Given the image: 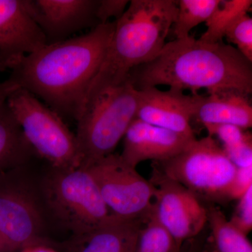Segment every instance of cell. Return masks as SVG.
<instances>
[{"label":"cell","instance_id":"6da1fadb","mask_svg":"<svg viewBox=\"0 0 252 252\" xmlns=\"http://www.w3.org/2000/svg\"><path fill=\"white\" fill-rule=\"evenodd\" d=\"M115 21L89 32L46 44L23 57L9 77L61 117H80L86 94L108 49Z\"/></svg>","mask_w":252,"mask_h":252},{"label":"cell","instance_id":"7a4b0ae2","mask_svg":"<svg viewBox=\"0 0 252 252\" xmlns=\"http://www.w3.org/2000/svg\"><path fill=\"white\" fill-rule=\"evenodd\" d=\"M140 91L165 85L193 95L235 91L252 93V65L234 46L223 41L205 42L189 36L166 43L158 55L130 71L127 77Z\"/></svg>","mask_w":252,"mask_h":252},{"label":"cell","instance_id":"3957f363","mask_svg":"<svg viewBox=\"0 0 252 252\" xmlns=\"http://www.w3.org/2000/svg\"><path fill=\"white\" fill-rule=\"evenodd\" d=\"M177 1L132 0L115 27L105 57L85 100L127 80L133 68L155 59L175 23Z\"/></svg>","mask_w":252,"mask_h":252},{"label":"cell","instance_id":"277c9868","mask_svg":"<svg viewBox=\"0 0 252 252\" xmlns=\"http://www.w3.org/2000/svg\"><path fill=\"white\" fill-rule=\"evenodd\" d=\"M139 103L140 92L128 79L86 101L75 135L80 167L90 166L113 154L137 117Z\"/></svg>","mask_w":252,"mask_h":252},{"label":"cell","instance_id":"5b68a950","mask_svg":"<svg viewBox=\"0 0 252 252\" xmlns=\"http://www.w3.org/2000/svg\"><path fill=\"white\" fill-rule=\"evenodd\" d=\"M153 165L186 187L200 201H229L228 193L237 167L213 137L195 139L175 157L153 162Z\"/></svg>","mask_w":252,"mask_h":252},{"label":"cell","instance_id":"8992f818","mask_svg":"<svg viewBox=\"0 0 252 252\" xmlns=\"http://www.w3.org/2000/svg\"><path fill=\"white\" fill-rule=\"evenodd\" d=\"M44 193L50 211L74 237L92 231L112 215L86 167L53 169L44 182Z\"/></svg>","mask_w":252,"mask_h":252},{"label":"cell","instance_id":"52a82bcc","mask_svg":"<svg viewBox=\"0 0 252 252\" xmlns=\"http://www.w3.org/2000/svg\"><path fill=\"white\" fill-rule=\"evenodd\" d=\"M6 103L34 153L53 169L80 167L76 136L58 113L22 89L10 94Z\"/></svg>","mask_w":252,"mask_h":252},{"label":"cell","instance_id":"ba28073f","mask_svg":"<svg viewBox=\"0 0 252 252\" xmlns=\"http://www.w3.org/2000/svg\"><path fill=\"white\" fill-rule=\"evenodd\" d=\"M88 169L104 203L114 216L126 220L147 218L153 211L155 189L120 154H112Z\"/></svg>","mask_w":252,"mask_h":252},{"label":"cell","instance_id":"9c48e42d","mask_svg":"<svg viewBox=\"0 0 252 252\" xmlns=\"http://www.w3.org/2000/svg\"><path fill=\"white\" fill-rule=\"evenodd\" d=\"M20 169L0 175V235L11 252L46 245L41 207L35 195L23 186Z\"/></svg>","mask_w":252,"mask_h":252},{"label":"cell","instance_id":"30bf717a","mask_svg":"<svg viewBox=\"0 0 252 252\" xmlns=\"http://www.w3.org/2000/svg\"><path fill=\"white\" fill-rule=\"evenodd\" d=\"M149 182L155 189L153 214L179 248L198 236L207 223V209L193 193L153 165Z\"/></svg>","mask_w":252,"mask_h":252},{"label":"cell","instance_id":"8fae6325","mask_svg":"<svg viewBox=\"0 0 252 252\" xmlns=\"http://www.w3.org/2000/svg\"><path fill=\"white\" fill-rule=\"evenodd\" d=\"M47 44L33 20L26 0H0V72Z\"/></svg>","mask_w":252,"mask_h":252},{"label":"cell","instance_id":"7c38bea8","mask_svg":"<svg viewBox=\"0 0 252 252\" xmlns=\"http://www.w3.org/2000/svg\"><path fill=\"white\" fill-rule=\"evenodd\" d=\"M99 0H26L33 20L47 44L69 39L74 33L99 26L96 10Z\"/></svg>","mask_w":252,"mask_h":252},{"label":"cell","instance_id":"4fadbf2b","mask_svg":"<svg viewBox=\"0 0 252 252\" xmlns=\"http://www.w3.org/2000/svg\"><path fill=\"white\" fill-rule=\"evenodd\" d=\"M140 103L137 117L147 123L187 137H195L192 128L195 99L183 91L171 89L159 90L157 87L139 91Z\"/></svg>","mask_w":252,"mask_h":252},{"label":"cell","instance_id":"5bb4252c","mask_svg":"<svg viewBox=\"0 0 252 252\" xmlns=\"http://www.w3.org/2000/svg\"><path fill=\"white\" fill-rule=\"evenodd\" d=\"M195 139L151 125L136 118L124 135V149L120 156L127 165L136 168L146 160H168L185 150Z\"/></svg>","mask_w":252,"mask_h":252},{"label":"cell","instance_id":"9a60e30c","mask_svg":"<svg viewBox=\"0 0 252 252\" xmlns=\"http://www.w3.org/2000/svg\"><path fill=\"white\" fill-rule=\"evenodd\" d=\"M148 217L126 220L112 215L95 229L74 237L75 252H135L140 230Z\"/></svg>","mask_w":252,"mask_h":252},{"label":"cell","instance_id":"2e32d148","mask_svg":"<svg viewBox=\"0 0 252 252\" xmlns=\"http://www.w3.org/2000/svg\"><path fill=\"white\" fill-rule=\"evenodd\" d=\"M203 124H228L244 130L252 126V106L249 95L235 91L198 94L193 119Z\"/></svg>","mask_w":252,"mask_h":252},{"label":"cell","instance_id":"e0dca14e","mask_svg":"<svg viewBox=\"0 0 252 252\" xmlns=\"http://www.w3.org/2000/svg\"><path fill=\"white\" fill-rule=\"evenodd\" d=\"M34 150L6 103H0V175L21 168Z\"/></svg>","mask_w":252,"mask_h":252},{"label":"cell","instance_id":"ac0fdd59","mask_svg":"<svg viewBox=\"0 0 252 252\" xmlns=\"http://www.w3.org/2000/svg\"><path fill=\"white\" fill-rule=\"evenodd\" d=\"M207 223L211 230L207 252H252L248 237L227 220L219 207H207Z\"/></svg>","mask_w":252,"mask_h":252},{"label":"cell","instance_id":"d6986e66","mask_svg":"<svg viewBox=\"0 0 252 252\" xmlns=\"http://www.w3.org/2000/svg\"><path fill=\"white\" fill-rule=\"evenodd\" d=\"M252 5V0H220L205 22L206 32L199 39L208 43L221 41L228 26L240 15L250 12Z\"/></svg>","mask_w":252,"mask_h":252},{"label":"cell","instance_id":"ffe728a7","mask_svg":"<svg viewBox=\"0 0 252 252\" xmlns=\"http://www.w3.org/2000/svg\"><path fill=\"white\" fill-rule=\"evenodd\" d=\"M220 0H180L177 1V12L174 32L176 39H183L200 23H205L217 7Z\"/></svg>","mask_w":252,"mask_h":252},{"label":"cell","instance_id":"44dd1931","mask_svg":"<svg viewBox=\"0 0 252 252\" xmlns=\"http://www.w3.org/2000/svg\"><path fill=\"white\" fill-rule=\"evenodd\" d=\"M135 252H181V249L152 211L140 230Z\"/></svg>","mask_w":252,"mask_h":252},{"label":"cell","instance_id":"7402d4cb","mask_svg":"<svg viewBox=\"0 0 252 252\" xmlns=\"http://www.w3.org/2000/svg\"><path fill=\"white\" fill-rule=\"evenodd\" d=\"M224 37L252 63V18L248 13L235 18L225 31Z\"/></svg>","mask_w":252,"mask_h":252},{"label":"cell","instance_id":"603a6c76","mask_svg":"<svg viewBox=\"0 0 252 252\" xmlns=\"http://www.w3.org/2000/svg\"><path fill=\"white\" fill-rule=\"evenodd\" d=\"M209 136H216L223 144L222 148H230L252 140L251 132L241 127L228 124H208L204 126Z\"/></svg>","mask_w":252,"mask_h":252},{"label":"cell","instance_id":"cb8c5ba5","mask_svg":"<svg viewBox=\"0 0 252 252\" xmlns=\"http://www.w3.org/2000/svg\"><path fill=\"white\" fill-rule=\"evenodd\" d=\"M238 203L229 222L248 235L252 229V187L238 199Z\"/></svg>","mask_w":252,"mask_h":252},{"label":"cell","instance_id":"d4e9b609","mask_svg":"<svg viewBox=\"0 0 252 252\" xmlns=\"http://www.w3.org/2000/svg\"><path fill=\"white\" fill-rule=\"evenodd\" d=\"M127 0H99L96 10V18L99 25L111 22L109 19L115 18V21L122 17L128 6Z\"/></svg>","mask_w":252,"mask_h":252},{"label":"cell","instance_id":"484cf974","mask_svg":"<svg viewBox=\"0 0 252 252\" xmlns=\"http://www.w3.org/2000/svg\"><path fill=\"white\" fill-rule=\"evenodd\" d=\"M252 187V166L237 167L228 193L229 200H238Z\"/></svg>","mask_w":252,"mask_h":252},{"label":"cell","instance_id":"4316f807","mask_svg":"<svg viewBox=\"0 0 252 252\" xmlns=\"http://www.w3.org/2000/svg\"><path fill=\"white\" fill-rule=\"evenodd\" d=\"M18 89L20 88L9 78L2 82H0V103L6 101L10 94Z\"/></svg>","mask_w":252,"mask_h":252},{"label":"cell","instance_id":"83f0119b","mask_svg":"<svg viewBox=\"0 0 252 252\" xmlns=\"http://www.w3.org/2000/svg\"><path fill=\"white\" fill-rule=\"evenodd\" d=\"M203 248V240L197 236L186 241L181 248V252H202Z\"/></svg>","mask_w":252,"mask_h":252},{"label":"cell","instance_id":"f1b7e54d","mask_svg":"<svg viewBox=\"0 0 252 252\" xmlns=\"http://www.w3.org/2000/svg\"><path fill=\"white\" fill-rule=\"evenodd\" d=\"M18 252H58L56 250H53L46 246V245H36L28 247V248L23 249L22 250Z\"/></svg>","mask_w":252,"mask_h":252},{"label":"cell","instance_id":"f546056e","mask_svg":"<svg viewBox=\"0 0 252 252\" xmlns=\"http://www.w3.org/2000/svg\"><path fill=\"white\" fill-rule=\"evenodd\" d=\"M0 252H11L7 244L0 235Z\"/></svg>","mask_w":252,"mask_h":252},{"label":"cell","instance_id":"4dcf8cb0","mask_svg":"<svg viewBox=\"0 0 252 252\" xmlns=\"http://www.w3.org/2000/svg\"><path fill=\"white\" fill-rule=\"evenodd\" d=\"M202 252H204V251H203H203H202ZM207 252L206 251V252Z\"/></svg>","mask_w":252,"mask_h":252}]
</instances>
